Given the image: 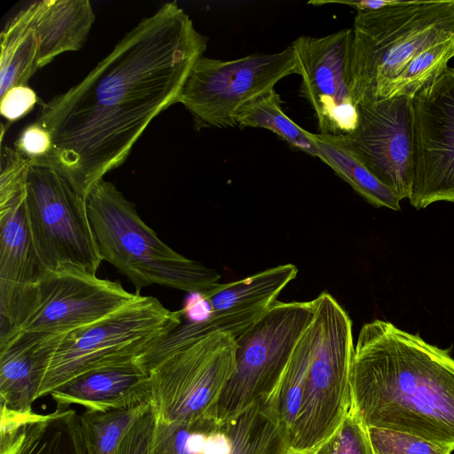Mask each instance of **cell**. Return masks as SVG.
Listing matches in <instances>:
<instances>
[{"instance_id": "cell-1", "label": "cell", "mask_w": 454, "mask_h": 454, "mask_svg": "<svg viewBox=\"0 0 454 454\" xmlns=\"http://www.w3.org/2000/svg\"><path fill=\"white\" fill-rule=\"evenodd\" d=\"M207 38L176 3L141 20L77 84L43 104L49 164L85 199L120 167L151 121L179 102Z\"/></svg>"}, {"instance_id": "cell-2", "label": "cell", "mask_w": 454, "mask_h": 454, "mask_svg": "<svg viewBox=\"0 0 454 454\" xmlns=\"http://www.w3.org/2000/svg\"><path fill=\"white\" fill-rule=\"evenodd\" d=\"M351 408L364 426L454 448V358L447 349L376 319L360 330Z\"/></svg>"}, {"instance_id": "cell-3", "label": "cell", "mask_w": 454, "mask_h": 454, "mask_svg": "<svg viewBox=\"0 0 454 454\" xmlns=\"http://www.w3.org/2000/svg\"><path fill=\"white\" fill-rule=\"evenodd\" d=\"M352 28L349 90L363 105L402 96L413 65L454 40V0L395 1L357 12Z\"/></svg>"}, {"instance_id": "cell-4", "label": "cell", "mask_w": 454, "mask_h": 454, "mask_svg": "<svg viewBox=\"0 0 454 454\" xmlns=\"http://www.w3.org/2000/svg\"><path fill=\"white\" fill-rule=\"evenodd\" d=\"M86 203L103 261L127 277L136 293L160 285L201 294L219 283L221 275L215 270L183 256L160 240L113 183L98 181Z\"/></svg>"}, {"instance_id": "cell-5", "label": "cell", "mask_w": 454, "mask_h": 454, "mask_svg": "<svg viewBox=\"0 0 454 454\" xmlns=\"http://www.w3.org/2000/svg\"><path fill=\"white\" fill-rule=\"evenodd\" d=\"M183 314L141 295L92 325L39 340L42 381L36 398L88 372L135 359L180 325Z\"/></svg>"}, {"instance_id": "cell-6", "label": "cell", "mask_w": 454, "mask_h": 454, "mask_svg": "<svg viewBox=\"0 0 454 454\" xmlns=\"http://www.w3.org/2000/svg\"><path fill=\"white\" fill-rule=\"evenodd\" d=\"M238 344L228 333L181 337L173 330L137 356L150 374L151 405L168 422L215 417L214 409L236 369Z\"/></svg>"}, {"instance_id": "cell-7", "label": "cell", "mask_w": 454, "mask_h": 454, "mask_svg": "<svg viewBox=\"0 0 454 454\" xmlns=\"http://www.w3.org/2000/svg\"><path fill=\"white\" fill-rule=\"evenodd\" d=\"M317 325L301 406L291 432V450L312 453L340 426L351 405L355 346L352 322L327 292L315 299Z\"/></svg>"}, {"instance_id": "cell-8", "label": "cell", "mask_w": 454, "mask_h": 454, "mask_svg": "<svg viewBox=\"0 0 454 454\" xmlns=\"http://www.w3.org/2000/svg\"><path fill=\"white\" fill-rule=\"evenodd\" d=\"M26 213L44 271L96 276L103 258L92 231L86 199L55 167L30 164Z\"/></svg>"}, {"instance_id": "cell-9", "label": "cell", "mask_w": 454, "mask_h": 454, "mask_svg": "<svg viewBox=\"0 0 454 454\" xmlns=\"http://www.w3.org/2000/svg\"><path fill=\"white\" fill-rule=\"evenodd\" d=\"M313 317V300L278 301L237 340L235 372L214 409V416L220 424L269 398Z\"/></svg>"}, {"instance_id": "cell-10", "label": "cell", "mask_w": 454, "mask_h": 454, "mask_svg": "<svg viewBox=\"0 0 454 454\" xmlns=\"http://www.w3.org/2000/svg\"><path fill=\"white\" fill-rule=\"evenodd\" d=\"M296 74L292 46L275 53H255L232 60L201 57L179 98L194 129L237 127L238 112L267 93L283 78Z\"/></svg>"}, {"instance_id": "cell-11", "label": "cell", "mask_w": 454, "mask_h": 454, "mask_svg": "<svg viewBox=\"0 0 454 454\" xmlns=\"http://www.w3.org/2000/svg\"><path fill=\"white\" fill-rule=\"evenodd\" d=\"M414 173L410 203L454 204V67L413 97Z\"/></svg>"}, {"instance_id": "cell-12", "label": "cell", "mask_w": 454, "mask_h": 454, "mask_svg": "<svg viewBox=\"0 0 454 454\" xmlns=\"http://www.w3.org/2000/svg\"><path fill=\"white\" fill-rule=\"evenodd\" d=\"M140 296L126 291L118 281L74 272L45 271L29 315L9 339L23 334L41 340L72 332L110 316Z\"/></svg>"}, {"instance_id": "cell-13", "label": "cell", "mask_w": 454, "mask_h": 454, "mask_svg": "<svg viewBox=\"0 0 454 454\" xmlns=\"http://www.w3.org/2000/svg\"><path fill=\"white\" fill-rule=\"evenodd\" d=\"M352 28L321 37L301 35L291 46L301 95L314 110L319 134L345 137L359 121L358 106L349 90Z\"/></svg>"}, {"instance_id": "cell-14", "label": "cell", "mask_w": 454, "mask_h": 454, "mask_svg": "<svg viewBox=\"0 0 454 454\" xmlns=\"http://www.w3.org/2000/svg\"><path fill=\"white\" fill-rule=\"evenodd\" d=\"M412 97L359 105L356 129L343 137L348 151L402 200L411 194L414 173Z\"/></svg>"}, {"instance_id": "cell-15", "label": "cell", "mask_w": 454, "mask_h": 454, "mask_svg": "<svg viewBox=\"0 0 454 454\" xmlns=\"http://www.w3.org/2000/svg\"><path fill=\"white\" fill-rule=\"evenodd\" d=\"M25 198L0 207V343L29 315L45 272L32 241Z\"/></svg>"}, {"instance_id": "cell-16", "label": "cell", "mask_w": 454, "mask_h": 454, "mask_svg": "<svg viewBox=\"0 0 454 454\" xmlns=\"http://www.w3.org/2000/svg\"><path fill=\"white\" fill-rule=\"evenodd\" d=\"M297 273L294 264L286 263L240 280L218 283L200 294L209 306V315L200 321L182 323L180 331L189 337L224 332L237 341L270 310Z\"/></svg>"}, {"instance_id": "cell-17", "label": "cell", "mask_w": 454, "mask_h": 454, "mask_svg": "<svg viewBox=\"0 0 454 454\" xmlns=\"http://www.w3.org/2000/svg\"><path fill=\"white\" fill-rule=\"evenodd\" d=\"M50 395L59 410L73 404L88 411L127 410L151 403V377L133 359L88 372Z\"/></svg>"}, {"instance_id": "cell-18", "label": "cell", "mask_w": 454, "mask_h": 454, "mask_svg": "<svg viewBox=\"0 0 454 454\" xmlns=\"http://www.w3.org/2000/svg\"><path fill=\"white\" fill-rule=\"evenodd\" d=\"M38 68L57 56L80 50L85 43L95 14L89 0H40L17 13Z\"/></svg>"}, {"instance_id": "cell-19", "label": "cell", "mask_w": 454, "mask_h": 454, "mask_svg": "<svg viewBox=\"0 0 454 454\" xmlns=\"http://www.w3.org/2000/svg\"><path fill=\"white\" fill-rule=\"evenodd\" d=\"M291 434L278 420L266 399L219 424L207 439L206 454H289Z\"/></svg>"}, {"instance_id": "cell-20", "label": "cell", "mask_w": 454, "mask_h": 454, "mask_svg": "<svg viewBox=\"0 0 454 454\" xmlns=\"http://www.w3.org/2000/svg\"><path fill=\"white\" fill-rule=\"evenodd\" d=\"M39 340L16 335L0 344V404L17 412H30L42 380L35 353Z\"/></svg>"}, {"instance_id": "cell-21", "label": "cell", "mask_w": 454, "mask_h": 454, "mask_svg": "<svg viewBox=\"0 0 454 454\" xmlns=\"http://www.w3.org/2000/svg\"><path fill=\"white\" fill-rule=\"evenodd\" d=\"M321 154V160L376 207L400 210L399 197L378 180L347 148L343 137L309 132Z\"/></svg>"}, {"instance_id": "cell-22", "label": "cell", "mask_w": 454, "mask_h": 454, "mask_svg": "<svg viewBox=\"0 0 454 454\" xmlns=\"http://www.w3.org/2000/svg\"><path fill=\"white\" fill-rule=\"evenodd\" d=\"M316 338L313 317L297 342L276 388L266 400L271 412L290 434L301 406Z\"/></svg>"}, {"instance_id": "cell-23", "label": "cell", "mask_w": 454, "mask_h": 454, "mask_svg": "<svg viewBox=\"0 0 454 454\" xmlns=\"http://www.w3.org/2000/svg\"><path fill=\"white\" fill-rule=\"evenodd\" d=\"M280 95L275 89L246 104L236 116L237 126L269 129L291 147L321 159V154L309 137V132L298 126L282 109Z\"/></svg>"}, {"instance_id": "cell-24", "label": "cell", "mask_w": 454, "mask_h": 454, "mask_svg": "<svg viewBox=\"0 0 454 454\" xmlns=\"http://www.w3.org/2000/svg\"><path fill=\"white\" fill-rule=\"evenodd\" d=\"M151 406L145 403L127 410L79 414L86 454H115L133 423Z\"/></svg>"}, {"instance_id": "cell-25", "label": "cell", "mask_w": 454, "mask_h": 454, "mask_svg": "<svg viewBox=\"0 0 454 454\" xmlns=\"http://www.w3.org/2000/svg\"><path fill=\"white\" fill-rule=\"evenodd\" d=\"M219 424L215 417L168 422L155 416L148 454H206L207 439Z\"/></svg>"}, {"instance_id": "cell-26", "label": "cell", "mask_w": 454, "mask_h": 454, "mask_svg": "<svg viewBox=\"0 0 454 454\" xmlns=\"http://www.w3.org/2000/svg\"><path fill=\"white\" fill-rule=\"evenodd\" d=\"M367 429L374 454H451L454 450L407 432L375 427Z\"/></svg>"}, {"instance_id": "cell-27", "label": "cell", "mask_w": 454, "mask_h": 454, "mask_svg": "<svg viewBox=\"0 0 454 454\" xmlns=\"http://www.w3.org/2000/svg\"><path fill=\"white\" fill-rule=\"evenodd\" d=\"M313 454H374L368 429L351 408L336 430Z\"/></svg>"}, {"instance_id": "cell-28", "label": "cell", "mask_w": 454, "mask_h": 454, "mask_svg": "<svg viewBox=\"0 0 454 454\" xmlns=\"http://www.w3.org/2000/svg\"><path fill=\"white\" fill-rule=\"evenodd\" d=\"M0 207L26 193L29 160L14 148L2 145L0 156Z\"/></svg>"}, {"instance_id": "cell-29", "label": "cell", "mask_w": 454, "mask_h": 454, "mask_svg": "<svg viewBox=\"0 0 454 454\" xmlns=\"http://www.w3.org/2000/svg\"><path fill=\"white\" fill-rule=\"evenodd\" d=\"M14 149L27 158L30 164H41L48 160L52 151L50 131L38 121L27 126L14 143Z\"/></svg>"}, {"instance_id": "cell-30", "label": "cell", "mask_w": 454, "mask_h": 454, "mask_svg": "<svg viewBox=\"0 0 454 454\" xmlns=\"http://www.w3.org/2000/svg\"><path fill=\"white\" fill-rule=\"evenodd\" d=\"M154 423L155 414L151 406L133 423L115 454H148Z\"/></svg>"}, {"instance_id": "cell-31", "label": "cell", "mask_w": 454, "mask_h": 454, "mask_svg": "<svg viewBox=\"0 0 454 454\" xmlns=\"http://www.w3.org/2000/svg\"><path fill=\"white\" fill-rule=\"evenodd\" d=\"M1 115L15 121L27 114L38 101L35 91L28 85H16L0 97Z\"/></svg>"}, {"instance_id": "cell-32", "label": "cell", "mask_w": 454, "mask_h": 454, "mask_svg": "<svg viewBox=\"0 0 454 454\" xmlns=\"http://www.w3.org/2000/svg\"><path fill=\"white\" fill-rule=\"evenodd\" d=\"M289 454H313V453H309V452H295V451H290Z\"/></svg>"}]
</instances>
